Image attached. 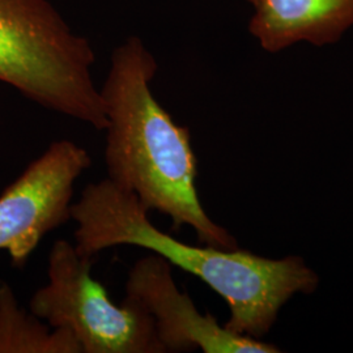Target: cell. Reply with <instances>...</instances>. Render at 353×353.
I'll use <instances>...</instances> for the list:
<instances>
[{
    "label": "cell",
    "instance_id": "6da1fadb",
    "mask_svg": "<svg viewBox=\"0 0 353 353\" xmlns=\"http://www.w3.org/2000/svg\"><path fill=\"white\" fill-rule=\"evenodd\" d=\"M148 214L134 192L109 178L89 183L71 205L76 250L94 259L105 249L130 245L160 255L221 296L230 309L225 327L254 339L270 332L296 293L310 294L318 287L316 272L300 256L268 259L240 249L194 246L157 229Z\"/></svg>",
    "mask_w": 353,
    "mask_h": 353
},
{
    "label": "cell",
    "instance_id": "7a4b0ae2",
    "mask_svg": "<svg viewBox=\"0 0 353 353\" xmlns=\"http://www.w3.org/2000/svg\"><path fill=\"white\" fill-rule=\"evenodd\" d=\"M156 71V59L140 38L130 37L114 50L100 89L108 117V178L134 192L148 211L169 216L174 230L189 225L204 245L236 250V239L203 208L189 128L178 126L153 96Z\"/></svg>",
    "mask_w": 353,
    "mask_h": 353
},
{
    "label": "cell",
    "instance_id": "3957f363",
    "mask_svg": "<svg viewBox=\"0 0 353 353\" xmlns=\"http://www.w3.org/2000/svg\"><path fill=\"white\" fill-rule=\"evenodd\" d=\"M94 51L49 0H0V81L46 109L106 130Z\"/></svg>",
    "mask_w": 353,
    "mask_h": 353
},
{
    "label": "cell",
    "instance_id": "277c9868",
    "mask_svg": "<svg viewBox=\"0 0 353 353\" xmlns=\"http://www.w3.org/2000/svg\"><path fill=\"white\" fill-rule=\"evenodd\" d=\"M93 258L58 240L51 248L48 283L33 294L30 312L51 327L68 330L81 353H165L151 314L125 299L115 305L92 276Z\"/></svg>",
    "mask_w": 353,
    "mask_h": 353
},
{
    "label": "cell",
    "instance_id": "5b68a950",
    "mask_svg": "<svg viewBox=\"0 0 353 353\" xmlns=\"http://www.w3.org/2000/svg\"><path fill=\"white\" fill-rule=\"evenodd\" d=\"M92 165L85 148L57 140L0 195V250L23 267L41 240L71 220L76 181Z\"/></svg>",
    "mask_w": 353,
    "mask_h": 353
},
{
    "label": "cell",
    "instance_id": "8992f818",
    "mask_svg": "<svg viewBox=\"0 0 353 353\" xmlns=\"http://www.w3.org/2000/svg\"><path fill=\"white\" fill-rule=\"evenodd\" d=\"M126 297L153 318L164 352L278 353V347L220 326L202 314L188 293L178 290L172 265L157 254L137 261L127 278Z\"/></svg>",
    "mask_w": 353,
    "mask_h": 353
},
{
    "label": "cell",
    "instance_id": "52a82bcc",
    "mask_svg": "<svg viewBox=\"0 0 353 353\" xmlns=\"http://www.w3.org/2000/svg\"><path fill=\"white\" fill-rule=\"evenodd\" d=\"M250 33L268 52L336 43L353 26V0H249Z\"/></svg>",
    "mask_w": 353,
    "mask_h": 353
},
{
    "label": "cell",
    "instance_id": "ba28073f",
    "mask_svg": "<svg viewBox=\"0 0 353 353\" xmlns=\"http://www.w3.org/2000/svg\"><path fill=\"white\" fill-rule=\"evenodd\" d=\"M0 353H81V348L68 330L28 314L10 285L0 281Z\"/></svg>",
    "mask_w": 353,
    "mask_h": 353
}]
</instances>
